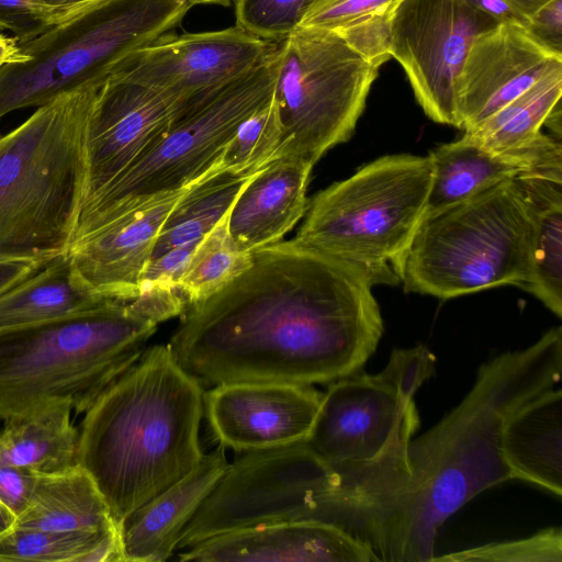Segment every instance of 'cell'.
<instances>
[{
  "label": "cell",
  "instance_id": "cb8c5ba5",
  "mask_svg": "<svg viewBox=\"0 0 562 562\" xmlns=\"http://www.w3.org/2000/svg\"><path fill=\"white\" fill-rule=\"evenodd\" d=\"M531 215L529 280L524 288L562 317V169L513 178Z\"/></svg>",
  "mask_w": 562,
  "mask_h": 562
},
{
  "label": "cell",
  "instance_id": "9c48e42d",
  "mask_svg": "<svg viewBox=\"0 0 562 562\" xmlns=\"http://www.w3.org/2000/svg\"><path fill=\"white\" fill-rule=\"evenodd\" d=\"M279 66L277 42L244 75L182 104L157 144L82 207L76 235L215 171L240 123L272 99Z\"/></svg>",
  "mask_w": 562,
  "mask_h": 562
},
{
  "label": "cell",
  "instance_id": "603a6c76",
  "mask_svg": "<svg viewBox=\"0 0 562 562\" xmlns=\"http://www.w3.org/2000/svg\"><path fill=\"white\" fill-rule=\"evenodd\" d=\"M501 452L512 477L562 495V391L550 389L506 419Z\"/></svg>",
  "mask_w": 562,
  "mask_h": 562
},
{
  "label": "cell",
  "instance_id": "f546056e",
  "mask_svg": "<svg viewBox=\"0 0 562 562\" xmlns=\"http://www.w3.org/2000/svg\"><path fill=\"white\" fill-rule=\"evenodd\" d=\"M402 0H313L299 27L333 32L380 68L391 58L390 32Z\"/></svg>",
  "mask_w": 562,
  "mask_h": 562
},
{
  "label": "cell",
  "instance_id": "83f0119b",
  "mask_svg": "<svg viewBox=\"0 0 562 562\" xmlns=\"http://www.w3.org/2000/svg\"><path fill=\"white\" fill-rule=\"evenodd\" d=\"M562 95V67L554 68L529 89L464 135L495 151H524L541 147L555 137L543 126Z\"/></svg>",
  "mask_w": 562,
  "mask_h": 562
},
{
  "label": "cell",
  "instance_id": "8992f818",
  "mask_svg": "<svg viewBox=\"0 0 562 562\" xmlns=\"http://www.w3.org/2000/svg\"><path fill=\"white\" fill-rule=\"evenodd\" d=\"M532 221L513 179L426 213L394 272L406 292L451 299L530 277Z\"/></svg>",
  "mask_w": 562,
  "mask_h": 562
},
{
  "label": "cell",
  "instance_id": "f6af8a7d",
  "mask_svg": "<svg viewBox=\"0 0 562 562\" xmlns=\"http://www.w3.org/2000/svg\"><path fill=\"white\" fill-rule=\"evenodd\" d=\"M15 519L14 513L0 499V533L11 529Z\"/></svg>",
  "mask_w": 562,
  "mask_h": 562
},
{
  "label": "cell",
  "instance_id": "9a60e30c",
  "mask_svg": "<svg viewBox=\"0 0 562 562\" xmlns=\"http://www.w3.org/2000/svg\"><path fill=\"white\" fill-rule=\"evenodd\" d=\"M180 103L172 95L128 80L109 77L102 83L85 132L82 207L157 144Z\"/></svg>",
  "mask_w": 562,
  "mask_h": 562
},
{
  "label": "cell",
  "instance_id": "7bdbcfd3",
  "mask_svg": "<svg viewBox=\"0 0 562 562\" xmlns=\"http://www.w3.org/2000/svg\"><path fill=\"white\" fill-rule=\"evenodd\" d=\"M30 57L20 49L18 40L0 34V67L8 64L25 63Z\"/></svg>",
  "mask_w": 562,
  "mask_h": 562
},
{
  "label": "cell",
  "instance_id": "74e56055",
  "mask_svg": "<svg viewBox=\"0 0 562 562\" xmlns=\"http://www.w3.org/2000/svg\"><path fill=\"white\" fill-rule=\"evenodd\" d=\"M36 475L0 461V499L18 517L27 506Z\"/></svg>",
  "mask_w": 562,
  "mask_h": 562
},
{
  "label": "cell",
  "instance_id": "4fadbf2b",
  "mask_svg": "<svg viewBox=\"0 0 562 562\" xmlns=\"http://www.w3.org/2000/svg\"><path fill=\"white\" fill-rule=\"evenodd\" d=\"M499 22L467 0H402L392 20L390 55L432 121L459 127L457 83L474 38Z\"/></svg>",
  "mask_w": 562,
  "mask_h": 562
},
{
  "label": "cell",
  "instance_id": "277c9868",
  "mask_svg": "<svg viewBox=\"0 0 562 562\" xmlns=\"http://www.w3.org/2000/svg\"><path fill=\"white\" fill-rule=\"evenodd\" d=\"M102 83L63 93L0 134V259L68 252L86 195V126Z\"/></svg>",
  "mask_w": 562,
  "mask_h": 562
},
{
  "label": "cell",
  "instance_id": "f35d334b",
  "mask_svg": "<svg viewBox=\"0 0 562 562\" xmlns=\"http://www.w3.org/2000/svg\"><path fill=\"white\" fill-rule=\"evenodd\" d=\"M526 27L541 44L562 54V0L542 5Z\"/></svg>",
  "mask_w": 562,
  "mask_h": 562
},
{
  "label": "cell",
  "instance_id": "7c38bea8",
  "mask_svg": "<svg viewBox=\"0 0 562 562\" xmlns=\"http://www.w3.org/2000/svg\"><path fill=\"white\" fill-rule=\"evenodd\" d=\"M331 469L305 442L240 452L181 532L177 550L256 526L317 520Z\"/></svg>",
  "mask_w": 562,
  "mask_h": 562
},
{
  "label": "cell",
  "instance_id": "ba28073f",
  "mask_svg": "<svg viewBox=\"0 0 562 562\" xmlns=\"http://www.w3.org/2000/svg\"><path fill=\"white\" fill-rule=\"evenodd\" d=\"M191 8L181 0H102L19 43L30 59L0 67V120L104 82L121 61L168 34Z\"/></svg>",
  "mask_w": 562,
  "mask_h": 562
},
{
  "label": "cell",
  "instance_id": "836d02e7",
  "mask_svg": "<svg viewBox=\"0 0 562 562\" xmlns=\"http://www.w3.org/2000/svg\"><path fill=\"white\" fill-rule=\"evenodd\" d=\"M431 561L561 562L562 531L559 527H550L528 538L493 542L443 555H435Z\"/></svg>",
  "mask_w": 562,
  "mask_h": 562
},
{
  "label": "cell",
  "instance_id": "2e32d148",
  "mask_svg": "<svg viewBox=\"0 0 562 562\" xmlns=\"http://www.w3.org/2000/svg\"><path fill=\"white\" fill-rule=\"evenodd\" d=\"M322 395L310 384L224 382L204 392V414L224 449L266 450L305 442Z\"/></svg>",
  "mask_w": 562,
  "mask_h": 562
},
{
  "label": "cell",
  "instance_id": "1f68e13d",
  "mask_svg": "<svg viewBox=\"0 0 562 562\" xmlns=\"http://www.w3.org/2000/svg\"><path fill=\"white\" fill-rule=\"evenodd\" d=\"M227 216L199 241L179 284L190 306L222 290L251 263L252 252L229 235Z\"/></svg>",
  "mask_w": 562,
  "mask_h": 562
},
{
  "label": "cell",
  "instance_id": "d4e9b609",
  "mask_svg": "<svg viewBox=\"0 0 562 562\" xmlns=\"http://www.w3.org/2000/svg\"><path fill=\"white\" fill-rule=\"evenodd\" d=\"M13 527L50 531L117 528L97 484L80 465L37 474L27 506Z\"/></svg>",
  "mask_w": 562,
  "mask_h": 562
},
{
  "label": "cell",
  "instance_id": "60d3db41",
  "mask_svg": "<svg viewBox=\"0 0 562 562\" xmlns=\"http://www.w3.org/2000/svg\"><path fill=\"white\" fill-rule=\"evenodd\" d=\"M99 1L102 0H35L50 15L55 24L74 16Z\"/></svg>",
  "mask_w": 562,
  "mask_h": 562
},
{
  "label": "cell",
  "instance_id": "5bb4252c",
  "mask_svg": "<svg viewBox=\"0 0 562 562\" xmlns=\"http://www.w3.org/2000/svg\"><path fill=\"white\" fill-rule=\"evenodd\" d=\"M277 42L239 26L166 34L136 49L109 77L165 92L181 103L205 95L257 66Z\"/></svg>",
  "mask_w": 562,
  "mask_h": 562
},
{
  "label": "cell",
  "instance_id": "8fae6325",
  "mask_svg": "<svg viewBox=\"0 0 562 562\" xmlns=\"http://www.w3.org/2000/svg\"><path fill=\"white\" fill-rule=\"evenodd\" d=\"M435 373L425 346L394 349L376 374H351L333 381L305 443L328 467L370 462L419 427L418 389Z\"/></svg>",
  "mask_w": 562,
  "mask_h": 562
},
{
  "label": "cell",
  "instance_id": "3957f363",
  "mask_svg": "<svg viewBox=\"0 0 562 562\" xmlns=\"http://www.w3.org/2000/svg\"><path fill=\"white\" fill-rule=\"evenodd\" d=\"M203 415V386L168 345L147 348L85 412L78 464L93 479L117 528L198 467Z\"/></svg>",
  "mask_w": 562,
  "mask_h": 562
},
{
  "label": "cell",
  "instance_id": "8d00e7d4",
  "mask_svg": "<svg viewBox=\"0 0 562 562\" xmlns=\"http://www.w3.org/2000/svg\"><path fill=\"white\" fill-rule=\"evenodd\" d=\"M199 241L173 247L151 258L144 271L140 288L148 285L178 288Z\"/></svg>",
  "mask_w": 562,
  "mask_h": 562
},
{
  "label": "cell",
  "instance_id": "e575fe53",
  "mask_svg": "<svg viewBox=\"0 0 562 562\" xmlns=\"http://www.w3.org/2000/svg\"><path fill=\"white\" fill-rule=\"evenodd\" d=\"M313 0H236V25L267 42L299 29Z\"/></svg>",
  "mask_w": 562,
  "mask_h": 562
},
{
  "label": "cell",
  "instance_id": "484cf974",
  "mask_svg": "<svg viewBox=\"0 0 562 562\" xmlns=\"http://www.w3.org/2000/svg\"><path fill=\"white\" fill-rule=\"evenodd\" d=\"M110 301L85 286L61 255L0 294V329L76 315Z\"/></svg>",
  "mask_w": 562,
  "mask_h": 562
},
{
  "label": "cell",
  "instance_id": "ee69618b",
  "mask_svg": "<svg viewBox=\"0 0 562 562\" xmlns=\"http://www.w3.org/2000/svg\"><path fill=\"white\" fill-rule=\"evenodd\" d=\"M528 24L529 19L550 0H504Z\"/></svg>",
  "mask_w": 562,
  "mask_h": 562
},
{
  "label": "cell",
  "instance_id": "ffe728a7",
  "mask_svg": "<svg viewBox=\"0 0 562 562\" xmlns=\"http://www.w3.org/2000/svg\"><path fill=\"white\" fill-rule=\"evenodd\" d=\"M313 166L301 158L279 157L252 175L227 216L229 235L238 247L254 252L282 240L306 213Z\"/></svg>",
  "mask_w": 562,
  "mask_h": 562
},
{
  "label": "cell",
  "instance_id": "ac0fdd59",
  "mask_svg": "<svg viewBox=\"0 0 562 562\" xmlns=\"http://www.w3.org/2000/svg\"><path fill=\"white\" fill-rule=\"evenodd\" d=\"M188 188L154 196L76 235L67 256L80 282L109 300L137 296L160 228Z\"/></svg>",
  "mask_w": 562,
  "mask_h": 562
},
{
  "label": "cell",
  "instance_id": "b9f144b4",
  "mask_svg": "<svg viewBox=\"0 0 562 562\" xmlns=\"http://www.w3.org/2000/svg\"><path fill=\"white\" fill-rule=\"evenodd\" d=\"M473 7L501 22H527L519 16L504 0H467Z\"/></svg>",
  "mask_w": 562,
  "mask_h": 562
},
{
  "label": "cell",
  "instance_id": "5b68a950",
  "mask_svg": "<svg viewBox=\"0 0 562 562\" xmlns=\"http://www.w3.org/2000/svg\"><path fill=\"white\" fill-rule=\"evenodd\" d=\"M158 324L127 302L0 329V419L66 404L85 413L147 349Z\"/></svg>",
  "mask_w": 562,
  "mask_h": 562
},
{
  "label": "cell",
  "instance_id": "d6a6232c",
  "mask_svg": "<svg viewBox=\"0 0 562 562\" xmlns=\"http://www.w3.org/2000/svg\"><path fill=\"white\" fill-rule=\"evenodd\" d=\"M282 137L274 98L240 123L224 148L216 171L254 173L272 160Z\"/></svg>",
  "mask_w": 562,
  "mask_h": 562
},
{
  "label": "cell",
  "instance_id": "4316f807",
  "mask_svg": "<svg viewBox=\"0 0 562 562\" xmlns=\"http://www.w3.org/2000/svg\"><path fill=\"white\" fill-rule=\"evenodd\" d=\"M66 404L5 422L0 431V461L35 474H54L78 464L79 430Z\"/></svg>",
  "mask_w": 562,
  "mask_h": 562
},
{
  "label": "cell",
  "instance_id": "e0dca14e",
  "mask_svg": "<svg viewBox=\"0 0 562 562\" xmlns=\"http://www.w3.org/2000/svg\"><path fill=\"white\" fill-rule=\"evenodd\" d=\"M558 67L562 54L541 44L524 23L501 22L477 35L457 83L458 128L479 125Z\"/></svg>",
  "mask_w": 562,
  "mask_h": 562
},
{
  "label": "cell",
  "instance_id": "30bf717a",
  "mask_svg": "<svg viewBox=\"0 0 562 562\" xmlns=\"http://www.w3.org/2000/svg\"><path fill=\"white\" fill-rule=\"evenodd\" d=\"M273 98L282 128L272 158L313 165L353 134L379 69L337 34L299 27L279 42Z\"/></svg>",
  "mask_w": 562,
  "mask_h": 562
},
{
  "label": "cell",
  "instance_id": "d6986e66",
  "mask_svg": "<svg viewBox=\"0 0 562 562\" xmlns=\"http://www.w3.org/2000/svg\"><path fill=\"white\" fill-rule=\"evenodd\" d=\"M199 562H373L372 550L322 520H289L246 528L200 542L179 554Z\"/></svg>",
  "mask_w": 562,
  "mask_h": 562
},
{
  "label": "cell",
  "instance_id": "ab89813d",
  "mask_svg": "<svg viewBox=\"0 0 562 562\" xmlns=\"http://www.w3.org/2000/svg\"><path fill=\"white\" fill-rule=\"evenodd\" d=\"M50 260L0 259V294L41 269Z\"/></svg>",
  "mask_w": 562,
  "mask_h": 562
},
{
  "label": "cell",
  "instance_id": "f1b7e54d",
  "mask_svg": "<svg viewBox=\"0 0 562 562\" xmlns=\"http://www.w3.org/2000/svg\"><path fill=\"white\" fill-rule=\"evenodd\" d=\"M254 173L215 170L191 184L162 224L151 258L173 247L201 240L228 214Z\"/></svg>",
  "mask_w": 562,
  "mask_h": 562
},
{
  "label": "cell",
  "instance_id": "52a82bcc",
  "mask_svg": "<svg viewBox=\"0 0 562 562\" xmlns=\"http://www.w3.org/2000/svg\"><path fill=\"white\" fill-rule=\"evenodd\" d=\"M432 177L429 156H382L319 191L294 245L366 271L375 284H397L394 267L423 220Z\"/></svg>",
  "mask_w": 562,
  "mask_h": 562
},
{
  "label": "cell",
  "instance_id": "d590c367",
  "mask_svg": "<svg viewBox=\"0 0 562 562\" xmlns=\"http://www.w3.org/2000/svg\"><path fill=\"white\" fill-rule=\"evenodd\" d=\"M55 25L35 0H0V29L9 30L19 43L35 38Z\"/></svg>",
  "mask_w": 562,
  "mask_h": 562
},
{
  "label": "cell",
  "instance_id": "bcb514c9",
  "mask_svg": "<svg viewBox=\"0 0 562 562\" xmlns=\"http://www.w3.org/2000/svg\"><path fill=\"white\" fill-rule=\"evenodd\" d=\"M181 1L188 2L189 4H191L193 7L194 4H200V3L228 5L232 0H181Z\"/></svg>",
  "mask_w": 562,
  "mask_h": 562
},
{
  "label": "cell",
  "instance_id": "7a4b0ae2",
  "mask_svg": "<svg viewBox=\"0 0 562 562\" xmlns=\"http://www.w3.org/2000/svg\"><path fill=\"white\" fill-rule=\"evenodd\" d=\"M561 372V326L484 362L458 406L424 435L396 440L370 462L330 468L318 519L364 542L378 561L430 562L443 522L513 480L501 452L503 426L524 403L555 387Z\"/></svg>",
  "mask_w": 562,
  "mask_h": 562
},
{
  "label": "cell",
  "instance_id": "6da1fadb",
  "mask_svg": "<svg viewBox=\"0 0 562 562\" xmlns=\"http://www.w3.org/2000/svg\"><path fill=\"white\" fill-rule=\"evenodd\" d=\"M373 285L357 266L280 241L191 305L167 345L202 386L333 382L361 369L381 340Z\"/></svg>",
  "mask_w": 562,
  "mask_h": 562
},
{
  "label": "cell",
  "instance_id": "44dd1931",
  "mask_svg": "<svg viewBox=\"0 0 562 562\" xmlns=\"http://www.w3.org/2000/svg\"><path fill=\"white\" fill-rule=\"evenodd\" d=\"M227 463L220 446L204 454L191 473L127 515L119 525L122 562L168 560Z\"/></svg>",
  "mask_w": 562,
  "mask_h": 562
},
{
  "label": "cell",
  "instance_id": "4dcf8cb0",
  "mask_svg": "<svg viewBox=\"0 0 562 562\" xmlns=\"http://www.w3.org/2000/svg\"><path fill=\"white\" fill-rule=\"evenodd\" d=\"M117 544L119 528L50 531L12 527L0 533V561L83 562L90 552Z\"/></svg>",
  "mask_w": 562,
  "mask_h": 562
},
{
  "label": "cell",
  "instance_id": "7402d4cb",
  "mask_svg": "<svg viewBox=\"0 0 562 562\" xmlns=\"http://www.w3.org/2000/svg\"><path fill=\"white\" fill-rule=\"evenodd\" d=\"M428 156L432 177L426 213L525 172L562 169L561 140L530 150L495 151L463 134L458 140L437 146Z\"/></svg>",
  "mask_w": 562,
  "mask_h": 562
}]
</instances>
